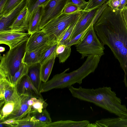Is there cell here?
Here are the masks:
<instances>
[{
    "mask_svg": "<svg viewBox=\"0 0 127 127\" xmlns=\"http://www.w3.org/2000/svg\"><path fill=\"white\" fill-rule=\"evenodd\" d=\"M94 27L101 43L110 48L119 62L127 87V26L121 11L113 10L108 6Z\"/></svg>",
    "mask_w": 127,
    "mask_h": 127,
    "instance_id": "obj_1",
    "label": "cell"
},
{
    "mask_svg": "<svg viewBox=\"0 0 127 127\" xmlns=\"http://www.w3.org/2000/svg\"><path fill=\"white\" fill-rule=\"evenodd\" d=\"M101 57L96 55L89 56L82 65L77 69L66 73L69 70V68L61 73L55 75L50 80L41 84L40 92H46L54 89L69 88L75 83L81 84L84 79L94 72Z\"/></svg>",
    "mask_w": 127,
    "mask_h": 127,
    "instance_id": "obj_2",
    "label": "cell"
},
{
    "mask_svg": "<svg viewBox=\"0 0 127 127\" xmlns=\"http://www.w3.org/2000/svg\"><path fill=\"white\" fill-rule=\"evenodd\" d=\"M28 39L0 56V81L12 83V77L22 64Z\"/></svg>",
    "mask_w": 127,
    "mask_h": 127,
    "instance_id": "obj_3",
    "label": "cell"
},
{
    "mask_svg": "<svg viewBox=\"0 0 127 127\" xmlns=\"http://www.w3.org/2000/svg\"><path fill=\"white\" fill-rule=\"evenodd\" d=\"M82 11L69 14L62 13L50 21L41 30L49 36L52 43H59L69 26L80 16Z\"/></svg>",
    "mask_w": 127,
    "mask_h": 127,
    "instance_id": "obj_4",
    "label": "cell"
},
{
    "mask_svg": "<svg viewBox=\"0 0 127 127\" xmlns=\"http://www.w3.org/2000/svg\"><path fill=\"white\" fill-rule=\"evenodd\" d=\"M94 30L93 24L76 45L77 51L81 54V59L89 55H96L101 57L104 54V45L98 38Z\"/></svg>",
    "mask_w": 127,
    "mask_h": 127,
    "instance_id": "obj_5",
    "label": "cell"
},
{
    "mask_svg": "<svg viewBox=\"0 0 127 127\" xmlns=\"http://www.w3.org/2000/svg\"><path fill=\"white\" fill-rule=\"evenodd\" d=\"M108 1L101 6L90 11H85L83 10L74 26L69 41L89 28L92 25H94L103 10L108 6Z\"/></svg>",
    "mask_w": 127,
    "mask_h": 127,
    "instance_id": "obj_6",
    "label": "cell"
},
{
    "mask_svg": "<svg viewBox=\"0 0 127 127\" xmlns=\"http://www.w3.org/2000/svg\"><path fill=\"white\" fill-rule=\"evenodd\" d=\"M68 0H48L43 3L45 12L42 17L39 31L50 21L63 13Z\"/></svg>",
    "mask_w": 127,
    "mask_h": 127,
    "instance_id": "obj_7",
    "label": "cell"
},
{
    "mask_svg": "<svg viewBox=\"0 0 127 127\" xmlns=\"http://www.w3.org/2000/svg\"><path fill=\"white\" fill-rule=\"evenodd\" d=\"M32 0H23L6 15L0 17V32L11 30L9 28L25 7L29 6Z\"/></svg>",
    "mask_w": 127,
    "mask_h": 127,
    "instance_id": "obj_8",
    "label": "cell"
},
{
    "mask_svg": "<svg viewBox=\"0 0 127 127\" xmlns=\"http://www.w3.org/2000/svg\"><path fill=\"white\" fill-rule=\"evenodd\" d=\"M30 35L28 32H13L11 30L0 32V43L12 48L27 39Z\"/></svg>",
    "mask_w": 127,
    "mask_h": 127,
    "instance_id": "obj_9",
    "label": "cell"
},
{
    "mask_svg": "<svg viewBox=\"0 0 127 127\" xmlns=\"http://www.w3.org/2000/svg\"><path fill=\"white\" fill-rule=\"evenodd\" d=\"M52 43L49 36L41 30L31 34L27 40L26 51L33 50Z\"/></svg>",
    "mask_w": 127,
    "mask_h": 127,
    "instance_id": "obj_10",
    "label": "cell"
},
{
    "mask_svg": "<svg viewBox=\"0 0 127 127\" xmlns=\"http://www.w3.org/2000/svg\"><path fill=\"white\" fill-rule=\"evenodd\" d=\"M16 87L20 95L43 98L41 93L35 87L27 74L24 75L19 81Z\"/></svg>",
    "mask_w": 127,
    "mask_h": 127,
    "instance_id": "obj_11",
    "label": "cell"
},
{
    "mask_svg": "<svg viewBox=\"0 0 127 127\" xmlns=\"http://www.w3.org/2000/svg\"><path fill=\"white\" fill-rule=\"evenodd\" d=\"M30 97H31L20 95L16 101L13 112L4 121L9 119L17 120L21 119L30 114L31 107L28 105L27 101Z\"/></svg>",
    "mask_w": 127,
    "mask_h": 127,
    "instance_id": "obj_12",
    "label": "cell"
},
{
    "mask_svg": "<svg viewBox=\"0 0 127 127\" xmlns=\"http://www.w3.org/2000/svg\"><path fill=\"white\" fill-rule=\"evenodd\" d=\"M0 123L7 127H45L46 125L37 120L30 114L21 119L7 120L0 122Z\"/></svg>",
    "mask_w": 127,
    "mask_h": 127,
    "instance_id": "obj_13",
    "label": "cell"
},
{
    "mask_svg": "<svg viewBox=\"0 0 127 127\" xmlns=\"http://www.w3.org/2000/svg\"><path fill=\"white\" fill-rule=\"evenodd\" d=\"M44 12V5L42 4L38 6L31 14L27 30L30 35L39 31L41 20Z\"/></svg>",
    "mask_w": 127,
    "mask_h": 127,
    "instance_id": "obj_14",
    "label": "cell"
},
{
    "mask_svg": "<svg viewBox=\"0 0 127 127\" xmlns=\"http://www.w3.org/2000/svg\"><path fill=\"white\" fill-rule=\"evenodd\" d=\"M29 6L24 8L21 12L10 27L13 32H25L28 30L30 17Z\"/></svg>",
    "mask_w": 127,
    "mask_h": 127,
    "instance_id": "obj_15",
    "label": "cell"
},
{
    "mask_svg": "<svg viewBox=\"0 0 127 127\" xmlns=\"http://www.w3.org/2000/svg\"><path fill=\"white\" fill-rule=\"evenodd\" d=\"M20 95L16 86L0 84V106L5 102L16 101Z\"/></svg>",
    "mask_w": 127,
    "mask_h": 127,
    "instance_id": "obj_16",
    "label": "cell"
},
{
    "mask_svg": "<svg viewBox=\"0 0 127 127\" xmlns=\"http://www.w3.org/2000/svg\"><path fill=\"white\" fill-rule=\"evenodd\" d=\"M95 123V127H127V117L103 118Z\"/></svg>",
    "mask_w": 127,
    "mask_h": 127,
    "instance_id": "obj_17",
    "label": "cell"
},
{
    "mask_svg": "<svg viewBox=\"0 0 127 127\" xmlns=\"http://www.w3.org/2000/svg\"><path fill=\"white\" fill-rule=\"evenodd\" d=\"M41 64L38 63L28 66L27 75L38 90L40 92L42 81L41 77Z\"/></svg>",
    "mask_w": 127,
    "mask_h": 127,
    "instance_id": "obj_18",
    "label": "cell"
},
{
    "mask_svg": "<svg viewBox=\"0 0 127 127\" xmlns=\"http://www.w3.org/2000/svg\"><path fill=\"white\" fill-rule=\"evenodd\" d=\"M90 123L87 120L74 121L71 120H60L46 125L45 127H86Z\"/></svg>",
    "mask_w": 127,
    "mask_h": 127,
    "instance_id": "obj_19",
    "label": "cell"
},
{
    "mask_svg": "<svg viewBox=\"0 0 127 127\" xmlns=\"http://www.w3.org/2000/svg\"><path fill=\"white\" fill-rule=\"evenodd\" d=\"M49 44L33 50L26 51L22 60V63L29 66L39 63L41 53Z\"/></svg>",
    "mask_w": 127,
    "mask_h": 127,
    "instance_id": "obj_20",
    "label": "cell"
},
{
    "mask_svg": "<svg viewBox=\"0 0 127 127\" xmlns=\"http://www.w3.org/2000/svg\"><path fill=\"white\" fill-rule=\"evenodd\" d=\"M56 57V54L41 64V77L43 82H45L48 80Z\"/></svg>",
    "mask_w": 127,
    "mask_h": 127,
    "instance_id": "obj_21",
    "label": "cell"
},
{
    "mask_svg": "<svg viewBox=\"0 0 127 127\" xmlns=\"http://www.w3.org/2000/svg\"><path fill=\"white\" fill-rule=\"evenodd\" d=\"M58 45V43H50L43 49L39 58V63L41 64L56 54V50Z\"/></svg>",
    "mask_w": 127,
    "mask_h": 127,
    "instance_id": "obj_22",
    "label": "cell"
},
{
    "mask_svg": "<svg viewBox=\"0 0 127 127\" xmlns=\"http://www.w3.org/2000/svg\"><path fill=\"white\" fill-rule=\"evenodd\" d=\"M18 98L15 101L5 102L3 105L0 107V122L4 121L13 113Z\"/></svg>",
    "mask_w": 127,
    "mask_h": 127,
    "instance_id": "obj_23",
    "label": "cell"
},
{
    "mask_svg": "<svg viewBox=\"0 0 127 127\" xmlns=\"http://www.w3.org/2000/svg\"><path fill=\"white\" fill-rule=\"evenodd\" d=\"M71 52V47L59 43L56 51V57H58L59 62H65L70 56Z\"/></svg>",
    "mask_w": 127,
    "mask_h": 127,
    "instance_id": "obj_24",
    "label": "cell"
},
{
    "mask_svg": "<svg viewBox=\"0 0 127 127\" xmlns=\"http://www.w3.org/2000/svg\"><path fill=\"white\" fill-rule=\"evenodd\" d=\"M48 105V104L44 100L43 98L34 97V102L31 107V111L30 114L41 112L46 109Z\"/></svg>",
    "mask_w": 127,
    "mask_h": 127,
    "instance_id": "obj_25",
    "label": "cell"
},
{
    "mask_svg": "<svg viewBox=\"0 0 127 127\" xmlns=\"http://www.w3.org/2000/svg\"><path fill=\"white\" fill-rule=\"evenodd\" d=\"M30 114L37 120L46 125L52 122L50 114L46 109L41 112H37Z\"/></svg>",
    "mask_w": 127,
    "mask_h": 127,
    "instance_id": "obj_26",
    "label": "cell"
},
{
    "mask_svg": "<svg viewBox=\"0 0 127 127\" xmlns=\"http://www.w3.org/2000/svg\"><path fill=\"white\" fill-rule=\"evenodd\" d=\"M23 0H9L6 3L0 17L6 15L17 6Z\"/></svg>",
    "mask_w": 127,
    "mask_h": 127,
    "instance_id": "obj_27",
    "label": "cell"
},
{
    "mask_svg": "<svg viewBox=\"0 0 127 127\" xmlns=\"http://www.w3.org/2000/svg\"><path fill=\"white\" fill-rule=\"evenodd\" d=\"M28 66L26 64L22 63L19 70L11 78V81L13 84L16 86L22 77L27 74Z\"/></svg>",
    "mask_w": 127,
    "mask_h": 127,
    "instance_id": "obj_28",
    "label": "cell"
},
{
    "mask_svg": "<svg viewBox=\"0 0 127 127\" xmlns=\"http://www.w3.org/2000/svg\"><path fill=\"white\" fill-rule=\"evenodd\" d=\"M79 17L70 25L62 39L59 42V44H66L69 40L74 26Z\"/></svg>",
    "mask_w": 127,
    "mask_h": 127,
    "instance_id": "obj_29",
    "label": "cell"
},
{
    "mask_svg": "<svg viewBox=\"0 0 127 127\" xmlns=\"http://www.w3.org/2000/svg\"><path fill=\"white\" fill-rule=\"evenodd\" d=\"M109 0H89L88 3L83 10L84 11H89L101 6Z\"/></svg>",
    "mask_w": 127,
    "mask_h": 127,
    "instance_id": "obj_30",
    "label": "cell"
},
{
    "mask_svg": "<svg viewBox=\"0 0 127 127\" xmlns=\"http://www.w3.org/2000/svg\"><path fill=\"white\" fill-rule=\"evenodd\" d=\"M83 10V9L74 4L68 3L65 7L63 13L65 14H69L76 12L82 11Z\"/></svg>",
    "mask_w": 127,
    "mask_h": 127,
    "instance_id": "obj_31",
    "label": "cell"
},
{
    "mask_svg": "<svg viewBox=\"0 0 127 127\" xmlns=\"http://www.w3.org/2000/svg\"><path fill=\"white\" fill-rule=\"evenodd\" d=\"M89 28L79 34L73 38L69 41L66 45L68 46L71 47L73 45H76L78 44L87 32Z\"/></svg>",
    "mask_w": 127,
    "mask_h": 127,
    "instance_id": "obj_32",
    "label": "cell"
},
{
    "mask_svg": "<svg viewBox=\"0 0 127 127\" xmlns=\"http://www.w3.org/2000/svg\"><path fill=\"white\" fill-rule=\"evenodd\" d=\"M88 2L85 0H68V3L74 4L83 10L86 6Z\"/></svg>",
    "mask_w": 127,
    "mask_h": 127,
    "instance_id": "obj_33",
    "label": "cell"
},
{
    "mask_svg": "<svg viewBox=\"0 0 127 127\" xmlns=\"http://www.w3.org/2000/svg\"><path fill=\"white\" fill-rule=\"evenodd\" d=\"M121 0H109L108 6L113 10H119L118 8L120 5Z\"/></svg>",
    "mask_w": 127,
    "mask_h": 127,
    "instance_id": "obj_34",
    "label": "cell"
},
{
    "mask_svg": "<svg viewBox=\"0 0 127 127\" xmlns=\"http://www.w3.org/2000/svg\"><path fill=\"white\" fill-rule=\"evenodd\" d=\"M48 0H37L33 4H31L29 7L30 16L31 14L37 7Z\"/></svg>",
    "mask_w": 127,
    "mask_h": 127,
    "instance_id": "obj_35",
    "label": "cell"
},
{
    "mask_svg": "<svg viewBox=\"0 0 127 127\" xmlns=\"http://www.w3.org/2000/svg\"><path fill=\"white\" fill-rule=\"evenodd\" d=\"M121 11L125 23L127 26V5Z\"/></svg>",
    "mask_w": 127,
    "mask_h": 127,
    "instance_id": "obj_36",
    "label": "cell"
},
{
    "mask_svg": "<svg viewBox=\"0 0 127 127\" xmlns=\"http://www.w3.org/2000/svg\"><path fill=\"white\" fill-rule=\"evenodd\" d=\"M127 5V0H121L119 7V10H122Z\"/></svg>",
    "mask_w": 127,
    "mask_h": 127,
    "instance_id": "obj_37",
    "label": "cell"
},
{
    "mask_svg": "<svg viewBox=\"0 0 127 127\" xmlns=\"http://www.w3.org/2000/svg\"><path fill=\"white\" fill-rule=\"evenodd\" d=\"M9 0H0V14L2 12L3 7Z\"/></svg>",
    "mask_w": 127,
    "mask_h": 127,
    "instance_id": "obj_38",
    "label": "cell"
},
{
    "mask_svg": "<svg viewBox=\"0 0 127 127\" xmlns=\"http://www.w3.org/2000/svg\"><path fill=\"white\" fill-rule=\"evenodd\" d=\"M5 50V48L4 47L0 46V52H2Z\"/></svg>",
    "mask_w": 127,
    "mask_h": 127,
    "instance_id": "obj_39",
    "label": "cell"
},
{
    "mask_svg": "<svg viewBox=\"0 0 127 127\" xmlns=\"http://www.w3.org/2000/svg\"></svg>",
    "mask_w": 127,
    "mask_h": 127,
    "instance_id": "obj_40",
    "label": "cell"
}]
</instances>
